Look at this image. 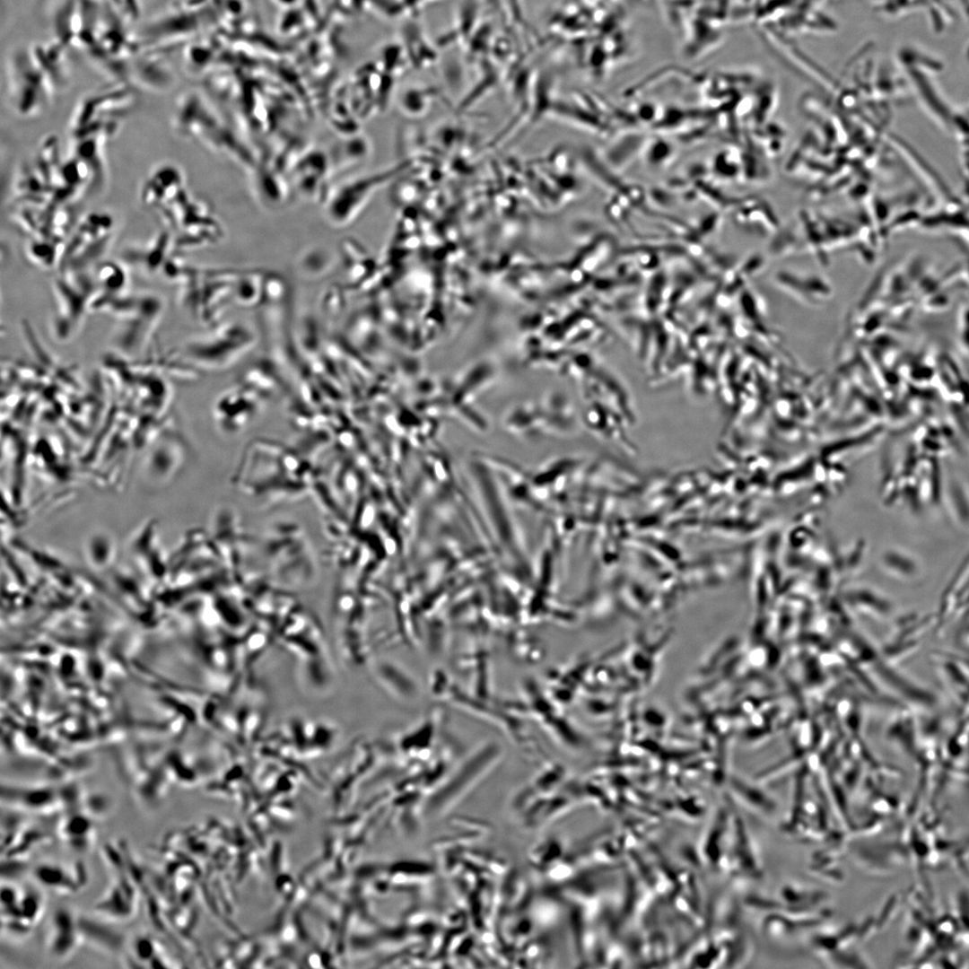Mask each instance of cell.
<instances>
[{"label": "cell", "instance_id": "cell-6", "mask_svg": "<svg viewBox=\"0 0 969 969\" xmlns=\"http://www.w3.org/2000/svg\"><path fill=\"white\" fill-rule=\"evenodd\" d=\"M2 806L24 813L52 815L61 811L60 794L47 789H13L2 791Z\"/></svg>", "mask_w": 969, "mask_h": 969}, {"label": "cell", "instance_id": "cell-11", "mask_svg": "<svg viewBox=\"0 0 969 969\" xmlns=\"http://www.w3.org/2000/svg\"><path fill=\"white\" fill-rule=\"evenodd\" d=\"M113 808V802L102 795H90L82 799L81 810L94 821L107 817Z\"/></svg>", "mask_w": 969, "mask_h": 969}, {"label": "cell", "instance_id": "cell-4", "mask_svg": "<svg viewBox=\"0 0 969 969\" xmlns=\"http://www.w3.org/2000/svg\"><path fill=\"white\" fill-rule=\"evenodd\" d=\"M182 175L171 163H161L150 171L140 190V200L146 207L160 209L180 193Z\"/></svg>", "mask_w": 969, "mask_h": 969}, {"label": "cell", "instance_id": "cell-9", "mask_svg": "<svg viewBox=\"0 0 969 969\" xmlns=\"http://www.w3.org/2000/svg\"><path fill=\"white\" fill-rule=\"evenodd\" d=\"M127 960L135 967H168V957L162 945L146 935H138L132 940Z\"/></svg>", "mask_w": 969, "mask_h": 969}, {"label": "cell", "instance_id": "cell-7", "mask_svg": "<svg viewBox=\"0 0 969 969\" xmlns=\"http://www.w3.org/2000/svg\"><path fill=\"white\" fill-rule=\"evenodd\" d=\"M94 822L80 809L65 811L56 824V834L72 851L83 853L95 841Z\"/></svg>", "mask_w": 969, "mask_h": 969}, {"label": "cell", "instance_id": "cell-12", "mask_svg": "<svg viewBox=\"0 0 969 969\" xmlns=\"http://www.w3.org/2000/svg\"><path fill=\"white\" fill-rule=\"evenodd\" d=\"M28 861L26 857L20 856H8L2 857L1 862V876L2 882L13 883L14 880L21 877L28 869Z\"/></svg>", "mask_w": 969, "mask_h": 969}, {"label": "cell", "instance_id": "cell-8", "mask_svg": "<svg viewBox=\"0 0 969 969\" xmlns=\"http://www.w3.org/2000/svg\"><path fill=\"white\" fill-rule=\"evenodd\" d=\"M112 921L98 915L78 914L82 943L108 953H118L126 946L124 934L111 926Z\"/></svg>", "mask_w": 969, "mask_h": 969}, {"label": "cell", "instance_id": "cell-10", "mask_svg": "<svg viewBox=\"0 0 969 969\" xmlns=\"http://www.w3.org/2000/svg\"><path fill=\"white\" fill-rule=\"evenodd\" d=\"M44 897L34 888L21 889L14 919H20L30 927L35 926L44 912Z\"/></svg>", "mask_w": 969, "mask_h": 969}, {"label": "cell", "instance_id": "cell-1", "mask_svg": "<svg viewBox=\"0 0 969 969\" xmlns=\"http://www.w3.org/2000/svg\"><path fill=\"white\" fill-rule=\"evenodd\" d=\"M132 876L118 871L94 905L95 914L112 922L129 920L136 910L137 887Z\"/></svg>", "mask_w": 969, "mask_h": 969}, {"label": "cell", "instance_id": "cell-5", "mask_svg": "<svg viewBox=\"0 0 969 969\" xmlns=\"http://www.w3.org/2000/svg\"><path fill=\"white\" fill-rule=\"evenodd\" d=\"M32 875L42 887L63 895L79 893L88 881L87 870L81 862L71 866L53 862L39 863L32 869Z\"/></svg>", "mask_w": 969, "mask_h": 969}, {"label": "cell", "instance_id": "cell-3", "mask_svg": "<svg viewBox=\"0 0 969 969\" xmlns=\"http://www.w3.org/2000/svg\"><path fill=\"white\" fill-rule=\"evenodd\" d=\"M113 231L114 221L110 214L102 212L88 214L72 231L71 240L65 250H72V255L77 252L89 256L101 253L109 244Z\"/></svg>", "mask_w": 969, "mask_h": 969}, {"label": "cell", "instance_id": "cell-2", "mask_svg": "<svg viewBox=\"0 0 969 969\" xmlns=\"http://www.w3.org/2000/svg\"><path fill=\"white\" fill-rule=\"evenodd\" d=\"M82 944L78 914L67 907H58L52 912L45 937L48 954L56 959L70 956Z\"/></svg>", "mask_w": 969, "mask_h": 969}]
</instances>
